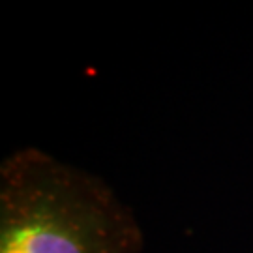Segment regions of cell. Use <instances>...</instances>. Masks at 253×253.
<instances>
[{
	"label": "cell",
	"instance_id": "1",
	"mask_svg": "<svg viewBox=\"0 0 253 253\" xmlns=\"http://www.w3.org/2000/svg\"><path fill=\"white\" fill-rule=\"evenodd\" d=\"M143 229L107 182L27 146L0 165V253H141Z\"/></svg>",
	"mask_w": 253,
	"mask_h": 253
}]
</instances>
